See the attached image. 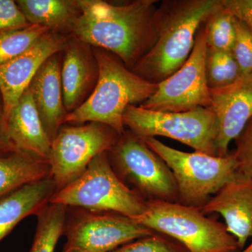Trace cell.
Masks as SVG:
<instances>
[{"label":"cell","mask_w":252,"mask_h":252,"mask_svg":"<svg viewBox=\"0 0 252 252\" xmlns=\"http://www.w3.org/2000/svg\"><path fill=\"white\" fill-rule=\"evenodd\" d=\"M56 191V183L49 176L23 186L0 198V242L23 219L37 215Z\"/></svg>","instance_id":"18"},{"label":"cell","mask_w":252,"mask_h":252,"mask_svg":"<svg viewBox=\"0 0 252 252\" xmlns=\"http://www.w3.org/2000/svg\"><path fill=\"white\" fill-rule=\"evenodd\" d=\"M49 176L47 160L17 148L0 149V198Z\"/></svg>","instance_id":"19"},{"label":"cell","mask_w":252,"mask_h":252,"mask_svg":"<svg viewBox=\"0 0 252 252\" xmlns=\"http://www.w3.org/2000/svg\"><path fill=\"white\" fill-rule=\"evenodd\" d=\"M220 5V0L162 1L156 13L155 42L131 71L154 84L170 77L189 59L199 28Z\"/></svg>","instance_id":"2"},{"label":"cell","mask_w":252,"mask_h":252,"mask_svg":"<svg viewBox=\"0 0 252 252\" xmlns=\"http://www.w3.org/2000/svg\"><path fill=\"white\" fill-rule=\"evenodd\" d=\"M94 56L98 66L96 85L80 107L66 114L64 123H98L122 135L126 132L123 116L126 107L143 103L157 91L158 84L139 77L100 50Z\"/></svg>","instance_id":"3"},{"label":"cell","mask_w":252,"mask_h":252,"mask_svg":"<svg viewBox=\"0 0 252 252\" xmlns=\"http://www.w3.org/2000/svg\"><path fill=\"white\" fill-rule=\"evenodd\" d=\"M137 223L182 244L189 252H238V242L218 220L200 209L179 203L149 200Z\"/></svg>","instance_id":"4"},{"label":"cell","mask_w":252,"mask_h":252,"mask_svg":"<svg viewBox=\"0 0 252 252\" xmlns=\"http://www.w3.org/2000/svg\"><path fill=\"white\" fill-rule=\"evenodd\" d=\"M234 153L238 163V171L252 180V118L235 140Z\"/></svg>","instance_id":"27"},{"label":"cell","mask_w":252,"mask_h":252,"mask_svg":"<svg viewBox=\"0 0 252 252\" xmlns=\"http://www.w3.org/2000/svg\"><path fill=\"white\" fill-rule=\"evenodd\" d=\"M64 233L67 242L63 252H112L156 232L119 214L90 211L66 223Z\"/></svg>","instance_id":"11"},{"label":"cell","mask_w":252,"mask_h":252,"mask_svg":"<svg viewBox=\"0 0 252 252\" xmlns=\"http://www.w3.org/2000/svg\"><path fill=\"white\" fill-rule=\"evenodd\" d=\"M243 252H252V243L250 244V246L248 247V248L243 250Z\"/></svg>","instance_id":"31"},{"label":"cell","mask_w":252,"mask_h":252,"mask_svg":"<svg viewBox=\"0 0 252 252\" xmlns=\"http://www.w3.org/2000/svg\"><path fill=\"white\" fill-rule=\"evenodd\" d=\"M210 93L211 109L219 123L217 156L225 157L230 142L236 140L252 118V74L231 85L210 89Z\"/></svg>","instance_id":"13"},{"label":"cell","mask_w":252,"mask_h":252,"mask_svg":"<svg viewBox=\"0 0 252 252\" xmlns=\"http://www.w3.org/2000/svg\"><path fill=\"white\" fill-rule=\"evenodd\" d=\"M235 39L232 54L242 77L252 74V34L245 24L233 17Z\"/></svg>","instance_id":"26"},{"label":"cell","mask_w":252,"mask_h":252,"mask_svg":"<svg viewBox=\"0 0 252 252\" xmlns=\"http://www.w3.org/2000/svg\"><path fill=\"white\" fill-rule=\"evenodd\" d=\"M16 2L30 24L57 33L72 32L80 15L78 0H17Z\"/></svg>","instance_id":"20"},{"label":"cell","mask_w":252,"mask_h":252,"mask_svg":"<svg viewBox=\"0 0 252 252\" xmlns=\"http://www.w3.org/2000/svg\"><path fill=\"white\" fill-rule=\"evenodd\" d=\"M119 137L112 127L98 123L61 127L51 142L48 160L57 190L80 177L91 160L108 152Z\"/></svg>","instance_id":"10"},{"label":"cell","mask_w":252,"mask_h":252,"mask_svg":"<svg viewBox=\"0 0 252 252\" xmlns=\"http://www.w3.org/2000/svg\"><path fill=\"white\" fill-rule=\"evenodd\" d=\"M67 44V37L61 33L48 31L26 52L0 66V92L6 117L46 60L65 49Z\"/></svg>","instance_id":"12"},{"label":"cell","mask_w":252,"mask_h":252,"mask_svg":"<svg viewBox=\"0 0 252 252\" xmlns=\"http://www.w3.org/2000/svg\"><path fill=\"white\" fill-rule=\"evenodd\" d=\"M123 123L140 138L162 136L179 141L196 152L217 156L219 123L211 108L163 112L130 104L124 113Z\"/></svg>","instance_id":"7"},{"label":"cell","mask_w":252,"mask_h":252,"mask_svg":"<svg viewBox=\"0 0 252 252\" xmlns=\"http://www.w3.org/2000/svg\"><path fill=\"white\" fill-rule=\"evenodd\" d=\"M221 4L233 17L243 22L252 34V0H221Z\"/></svg>","instance_id":"29"},{"label":"cell","mask_w":252,"mask_h":252,"mask_svg":"<svg viewBox=\"0 0 252 252\" xmlns=\"http://www.w3.org/2000/svg\"><path fill=\"white\" fill-rule=\"evenodd\" d=\"M114 170L147 201L178 203L175 177L165 162L145 142L126 131L107 152Z\"/></svg>","instance_id":"8"},{"label":"cell","mask_w":252,"mask_h":252,"mask_svg":"<svg viewBox=\"0 0 252 252\" xmlns=\"http://www.w3.org/2000/svg\"><path fill=\"white\" fill-rule=\"evenodd\" d=\"M61 67L63 101L67 114L80 107L94 91L98 66L87 44L77 39L67 41Z\"/></svg>","instance_id":"15"},{"label":"cell","mask_w":252,"mask_h":252,"mask_svg":"<svg viewBox=\"0 0 252 252\" xmlns=\"http://www.w3.org/2000/svg\"><path fill=\"white\" fill-rule=\"evenodd\" d=\"M207 50L205 23L199 28L191 54L170 77L158 84L157 90L141 104L142 108L163 112H182L211 108L206 77Z\"/></svg>","instance_id":"9"},{"label":"cell","mask_w":252,"mask_h":252,"mask_svg":"<svg viewBox=\"0 0 252 252\" xmlns=\"http://www.w3.org/2000/svg\"><path fill=\"white\" fill-rule=\"evenodd\" d=\"M49 203L113 212L131 219L140 216L147 207V200L129 188L114 171L107 152L97 154L84 173L57 190Z\"/></svg>","instance_id":"5"},{"label":"cell","mask_w":252,"mask_h":252,"mask_svg":"<svg viewBox=\"0 0 252 252\" xmlns=\"http://www.w3.org/2000/svg\"><path fill=\"white\" fill-rule=\"evenodd\" d=\"M112 252H189L182 244L160 233L126 244Z\"/></svg>","instance_id":"25"},{"label":"cell","mask_w":252,"mask_h":252,"mask_svg":"<svg viewBox=\"0 0 252 252\" xmlns=\"http://www.w3.org/2000/svg\"><path fill=\"white\" fill-rule=\"evenodd\" d=\"M243 252V251H240V252Z\"/></svg>","instance_id":"32"},{"label":"cell","mask_w":252,"mask_h":252,"mask_svg":"<svg viewBox=\"0 0 252 252\" xmlns=\"http://www.w3.org/2000/svg\"><path fill=\"white\" fill-rule=\"evenodd\" d=\"M80 15L72 32L81 42L119 56L127 69L148 52L156 41L157 0L114 4L102 0H78Z\"/></svg>","instance_id":"1"},{"label":"cell","mask_w":252,"mask_h":252,"mask_svg":"<svg viewBox=\"0 0 252 252\" xmlns=\"http://www.w3.org/2000/svg\"><path fill=\"white\" fill-rule=\"evenodd\" d=\"M16 148L10 140L6 130V114L4 101L0 92V149Z\"/></svg>","instance_id":"30"},{"label":"cell","mask_w":252,"mask_h":252,"mask_svg":"<svg viewBox=\"0 0 252 252\" xmlns=\"http://www.w3.org/2000/svg\"><path fill=\"white\" fill-rule=\"evenodd\" d=\"M67 206L49 203L39 212L32 245L29 252H55L61 235L64 233Z\"/></svg>","instance_id":"21"},{"label":"cell","mask_w":252,"mask_h":252,"mask_svg":"<svg viewBox=\"0 0 252 252\" xmlns=\"http://www.w3.org/2000/svg\"><path fill=\"white\" fill-rule=\"evenodd\" d=\"M206 77L210 89H220L234 84L242 77L232 52L218 51L207 46Z\"/></svg>","instance_id":"22"},{"label":"cell","mask_w":252,"mask_h":252,"mask_svg":"<svg viewBox=\"0 0 252 252\" xmlns=\"http://www.w3.org/2000/svg\"><path fill=\"white\" fill-rule=\"evenodd\" d=\"M142 140L170 167L178 189V203L182 205L201 208L238 172L233 152L223 157L196 151L187 153L155 137Z\"/></svg>","instance_id":"6"},{"label":"cell","mask_w":252,"mask_h":252,"mask_svg":"<svg viewBox=\"0 0 252 252\" xmlns=\"http://www.w3.org/2000/svg\"><path fill=\"white\" fill-rule=\"evenodd\" d=\"M29 88L46 134L52 142L67 114L63 101L61 67L58 54L46 60Z\"/></svg>","instance_id":"16"},{"label":"cell","mask_w":252,"mask_h":252,"mask_svg":"<svg viewBox=\"0 0 252 252\" xmlns=\"http://www.w3.org/2000/svg\"><path fill=\"white\" fill-rule=\"evenodd\" d=\"M48 31L49 30L43 26L31 25L0 34V66L26 52Z\"/></svg>","instance_id":"24"},{"label":"cell","mask_w":252,"mask_h":252,"mask_svg":"<svg viewBox=\"0 0 252 252\" xmlns=\"http://www.w3.org/2000/svg\"><path fill=\"white\" fill-rule=\"evenodd\" d=\"M31 26L16 1L0 0V34Z\"/></svg>","instance_id":"28"},{"label":"cell","mask_w":252,"mask_h":252,"mask_svg":"<svg viewBox=\"0 0 252 252\" xmlns=\"http://www.w3.org/2000/svg\"><path fill=\"white\" fill-rule=\"evenodd\" d=\"M205 27L208 47L232 52L235 39L233 16L222 4L207 20Z\"/></svg>","instance_id":"23"},{"label":"cell","mask_w":252,"mask_h":252,"mask_svg":"<svg viewBox=\"0 0 252 252\" xmlns=\"http://www.w3.org/2000/svg\"><path fill=\"white\" fill-rule=\"evenodd\" d=\"M6 125L10 140L16 148L48 161L51 142L41 122L30 88L6 115Z\"/></svg>","instance_id":"17"},{"label":"cell","mask_w":252,"mask_h":252,"mask_svg":"<svg viewBox=\"0 0 252 252\" xmlns=\"http://www.w3.org/2000/svg\"><path fill=\"white\" fill-rule=\"evenodd\" d=\"M200 210L218 213L224 219L228 233L242 250L252 237V180L240 171L223 186Z\"/></svg>","instance_id":"14"}]
</instances>
